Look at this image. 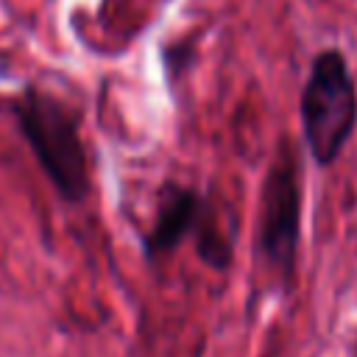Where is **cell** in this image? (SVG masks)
Returning <instances> with one entry per match:
<instances>
[{
	"mask_svg": "<svg viewBox=\"0 0 357 357\" xmlns=\"http://www.w3.org/2000/svg\"><path fill=\"white\" fill-rule=\"evenodd\" d=\"M11 114L59 198L67 204L86 201L92 181L78 112L59 95L28 84L11 100Z\"/></svg>",
	"mask_w": 357,
	"mask_h": 357,
	"instance_id": "1",
	"label": "cell"
},
{
	"mask_svg": "<svg viewBox=\"0 0 357 357\" xmlns=\"http://www.w3.org/2000/svg\"><path fill=\"white\" fill-rule=\"evenodd\" d=\"M301 134L318 167L332 165L357 128V86L337 47L321 50L301 89Z\"/></svg>",
	"mask_w": 357,
	"mask_h": 357,
	"instance_id": "2",
	"label": "cell"
},
{
	"mask_svg": "<svg viewBox=\"0 0 357 357\" xmlns=\"http://www.w3.org/2000/svg\"><path fill=\"white\" fill-rule=\"evenodd\" d=\"M201 212H204V198L195 190L167 184L162 190V198H159L156 220L142 240L145 257L159 259V257H167L170 251H176L178 243H184L195 231Z\"/></svg>",
	"mask_w": 357,
	"mask_h": 357,
	"instance_id": "4",
	"label": "cell"
},
{
	"mask_svg": "<svg viewBox=\"0 0 357 357\" xmlns=\"http://www.w3.org/2000/svg\"><path fill=\"white\" fill-rule=\"evenodd\" d=\"M192 234H195L198 259L204 265H209L212 271H226L231 265V234H223L218 229V223L206 212V204H204V212H201Z\"/></svg>",
	"mask_w": 357,
	"mask_h": 357,
	"instance_id": "5",
	"label": "cell"
},
{
	"mask_svg": "<svg viewBox=\"0 0 357 357\" xmlns=\"http://www.w3.org/2000/svg\"><path fill=\"white\" fill-rule=\"evenodd\" d=\"M301 237V173L293 148H282L268 167L259 195L257 254L265 268L287 282L296 268Z\"/></svg>",
	"mask_w": 357,
	"mask_h": 357,
	"instance_id": "3",
	"label": "cell"
}]
</instances>
